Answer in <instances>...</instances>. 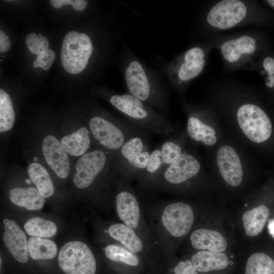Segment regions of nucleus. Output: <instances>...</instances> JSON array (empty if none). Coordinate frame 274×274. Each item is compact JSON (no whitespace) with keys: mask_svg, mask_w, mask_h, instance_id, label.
Segmentation results:
<instances>
[{"mask_svg":"<svg viewBox=\"0 0 274 274\" xmlns=\"http://www.w3.org/2000/svg\"><path fill=\"white\" fill-rule=\"evenodd\" d=\"M122 48L121 69L127 93L166 116L168 96L163 75L146 65L124 42Z\"/></svg>","mask_w":274,"mask_h":274,"instance_id":"1","label":"nucleus"},{"mask_svg":"<svg viewBox=\"0 0 274 274\" xmlns=\"http://www.w3.org/2000/svg\"><path fill=\"white\" fill-rule=\"evenodd\" d=\"M109 100L128 122L139 128L162 137L169 136L174 130L166 116L127 92L111 94Z\"/></svg>","mask_w":274,"mask_h":274,"instance_id":"2","label":"nucleus"},{"mask_svg":"<svg viewBox=\"0 0 274 274\" xmlns=\"http://www.w3.org/2000/svg\"><path fill=\"white\" fill-rule=\"evenodd\" d=\"M159 210L154 227L150 229L158 250L162 252L169 239L179 238L189 233L194 216L191 206L182 201L164 203Z\"/></svg>","mask_w":274,"mask_h":274,"instance_id":"3","label":"nucleus"},{"mask_svg":"<svg viewBox=\"0 0 274 274\" xmlns=\"http://www.w3.org/2000/svg\"><path fill=\"white\" fill-rule=\"evenodd\" d=\"M130 181L119 174L118 189L115 196L117 214L121 223L136 231L156 247L152 232L144 219L141 202L130 184Z\"/></svg>","mask_w":274,"mask_h":274,"instance_id":"4","label":"nucleus"},{"mask_svg":"<svg viewBox=\"0 0 274 274\" xmlns=\"http://www.w3.org/2000/svg\"><path fill=\"white\" fill-rule=\"evenodd\" d=\"M106 114L95 115L89 122L93 138L104 148L115 153L131 137L149 132L133 125L127 120L109 119Z\"/></svg>","mask_w":274,"mask_h":274,"instance_id":"5","label":"nucleus"},{"mask_svg":"<svg viewBox=\"0 0 274 274\" xmlns=\"http://www.w3.org/2000/svg\"><path fill=\"white\" fill-rule=\"evenodd\" d=\"M149 134L127 140L115 153L114 160L119 174L130 181H138L145 172L151 152Z\"/></svg>","mask_w":274,"mask_h":274,"instance_id":"6","label":"nucleus"},{"mask_svg":"<svg viewBox=\"0 0 274 274\" xmlns=\"http://www.w3.org/2000/svg\"><path fill=\"white\" fill-rule=\"evenodd\" d=\"M203 50L199 47L188 49L179 58L164 63L161 72L173 86H181L198 76L202 71L205 61Z\"/></svg>","mask_w":274,"mask_h":274,"instance_id":"7","label":"nucleus"},{"mask_svg":"<svg viewBox=\"0 0 274 274\" xmlns=\"http://www.w3.org/2000/svg\"><path fill=\"white\" fill-rule=\"evenodd\" d=\"M200 164L193 155L182 152L154 181L150 189L166 192L198 174Z\"/></svg>","mask_w":274,"mask_h":274,"instance_id":"8","label":"nucleus"},{"mask_svg":"<svg viewBox=\"0 0 274 274\" xmlns=\"http://www.w3.org/2000/svg\"><path fill=\"white\" fill-rule=\"evenodd\" d=\"M58 264L67 274H95L96 270L95 258L85 243L72 241L64 244L58 255Z\"/></svg>","mask_w":274,"mask_h":274,"instance_id":"9","label":"nucleus"},{"mask_svg":"<svg viewBox=\"0 0 274 274\" xmlns=\"http://www.w3.org/2000/svg\"><path fill=\"white\" fill-rule=\"evenodd\" d=\"M182 152V147L176 140L165 139L152 150L147 166L138 180L141 187L150 190L151 186L162 172Z\"/></svg>","mask_w":274,"mask_h":274,"instance_id":"10","label":"nucleus"},{"mask_svg":"<svg viewBox=\"0 0 274 274\" xmlns=\"http://www.w3.org/2000/svg\"><path fill=\"white\" fill-rule=\"evenodd\" d=\"M239 126L244 134L256 143L269 139L272 132L271 123L265 113L253 104L241 106L236 114Z\"/></svg>","mask_w":274,"mask_h":274,"instance_id":"11","label":"nucleus"},{"mask_svg":"<svg viewBox=\"0 0 274 274\" xmlns=\"http://www.w3.org/2000/svg\"><path fill=\"white\" fill-rule=\"evenodd\" d=\"M107 153L97 149L83 154L77 161L73 181L80 189L90 186L109 165Z\"/></svg>","mask_w":274,"mask_h":274,"instance_id":"12","label":"nucleus"},{"mask_svg":"<svg viewBox=\"0 0 274 274\" xmlns=\"http://www.w3.org/2000/svg\"><path fill=\"white\" fill-rule=\"evenodd\" d=\"M247 13L245 5L238 0H223L217 3L209 12L208 23L220 29L231 28L242 21Z\"/></svg>","mask_w":274,"mask_h":274,"instance_id":"13","label":"nucleus"},{"mask_svg":"<svg viewBox=\"0 0 274 274\" xmlns=\"http://www.w3.org/2000/svg\"><path fill=\"white\" fill-rule=\"evenodd\" d=\"M105 232L117 243L129 250L140 255H147L157 249L140 234L123 223L111 224Z\"/></svg>","mask_w":274,"mask_h":274,"instance_id":"14","label":"nucleus"},{"mask_svg":"<svg viewBox=\"0 0 274 274\" xmlns=\"http://www.w3.org/2000/svg\"><path fill=\"white\" fill-rule=\"evenodd\" d=\"M42 150L46 162L54 173L60 178L67 177L70 162L60 142L55 136L48 135L43 141Z\"/></svg>","mask_w":274,"mask_h":274,"instance_id":"15","label":"nucleus"},{"mask_svg":"<svg viewBox=\"0 0 274 274\" xmlns=\"http://www.w3.org/2000/svg\"><path fill=\"white\" fill-rule=\"evenodd\" d=\"M217 162L223 179L232 186H238L242 181L243 172L234 149L228 145L221 147L217 153Z\"/></svg>","mask_w":274,"mask_h":274,"instance_id":"16","label":"nucleus"},{"mask_svg":"<svg viewBox=\"0 0 274 274\" xmlns=\"http://www.w3.org/2000/svg\"><path fill=\"white\" fill-rule=\"evenodd\" d=\"M5 232L3 239L8 250L18 261L25 263L28 259L27 242L24 232L18 225L12 220H3Z\"/></svg>","mask_w":274,"mask_h":274,"instance_id":"17","label":"nucleus"},{"mask_svg":"<svg viewBox=\"0 0 274 274\" xmlns=\"http://www.w3.org/2000/svg\"><path fill=\"white\" fill-rule=\"evenodd\" d=\"M192 247L197 250L221 252L227 247V242L219 232L201 228L193 231L190 236Z\"/></svg>","mask_w":274,"mask_h":274,"instance_id":"18","label":"nucleus"},{"mask_svg":"<svg viewBox=\"0 0 274 274\" xmlns=\"http://www.w3.org/2000/svg\"><path fill=\"white\" fill-rule=\"evenodd\" d=\"M190 260L196 270L201 272L222 270L229 264L224 253L207 250H199L192 255Z\"/></svg>","mask_w":274,"mask_h":274,"instance_id":"19","label":"nucleus"},{"mask_svg":"<svg viewBox=\"0 0 274 274\" xmlns=\"http://www.w3.org/2000/svg\"><path fill=\"white\" fill-rule=\"evenodd\" d=\"M9 197L15 204L31 211L41 209L45 202L44 197L38 190L32 187H16L11 189Z\"/></svg>","mask_w":274,"mask_h":274,"instance_id":"20","label":"nucleus"},{"mask_svg":"<svg viewBox=\"0 0 274 274\" xmlns=\"http://www.w3.org/2000/svg\"><path fill=\"white\" fill-rule=\"evenodd\" d=\"M255 48V40L248 36L227 41L221 46L223 57L230 63L238 60L242 54L253 53Z\"/></svg>","mask_w":274,"mask_h":274,"instance_id":"21","label":"nucleus"},{"mask_svg":"<svg viewBox=\"0 0 274 274\" xmlns=\"http://www.w3.org/2000/svg\"><path fill=\"white\" fill-rule=\"evenodd\" d=\"M60 142L67 154L73 156H82L90 146L89 130L81 127L76 132L64 136Z\"/></svg>","mask_w":274,"mask_h":274,"instance_id":"22","label":"nucleus"},{"mask_svg":"<svg viewBox=\"0 0 274 274\" xmlns=\"http://www.w3.org/2000/svg\"><path fill=\"white\" fill-rule=\"evenodd\" d=\"M269 216V210L264 205H260L245 212L242 220L246 234L255 236L263 230Z\"/></svg>","mask_w":274,"mask_h":274,"instance_id":"23","label":"nucleus"},{"mask_svg":"<svg viewBox=\"0 0 274 274\" xmlns=\"http://www.w3.org/2000/svg\"><path fill=\"white\" fill-rule=\"evenodd\" d=\"M187 131L193 140L201 142L207 145H213L217 142L215 129L194 115H190L188 118Z\"/></svg>","mask_w":274,"mask_h":274,"instance_id":"24","label":"nucleus"},{"mask_svg":"<svg viewBox=\"0 0 274 274\" xmlns=\"http://www.w3.org/2000/svg\"><path fill=\"white\" fill-rule=\"evenodd\" d=\"M28 175L44 197L51 196L54 192L53 183L46 169L38 162L30 163L27 168Z\"/></svg>","mask_w":274,"mask_h":274,"instance_id":"25","label":"nucleus"},{"mask_svg":"<svg viewBox=\"0 0 274 274\" xmlns=\"http://www.w3.org/2000/svg\"><path fill=\"white\" fill-rule=\"evenodd\" d=\"M104 251L106 257L115 263L130 267H136L141 263V256L116 244L107 245Z\"/></svg>","mask_w":274,"mask_h":274,"instance_id":"26","label":"nucleus"},{"mask_svg":"<svg viewBox=\"0 0 274 274\" xmlns=\"http://www.w3.org/2000/svg\"><path fill=\"white\" fill-rule=\"evenodd\" d=\"M27 250L30 257L36 260L53 259L57 251L54 242L39 237H32L29 239Z\"/></svg>","mask_w":274,"mask_h":274,"instance_id":"27","label":"nucleus"},{"mask_svg":"<svg viewBox=\"0 0 274 274\" xmlns=\"http://www.w3.org/2000/svg\"><path fill=\"white\" fill-rule=\"evenodd\" d=\"M27 233L34 237H50L57 232L55 223L40 217H34L27 221L24 225Z\"/></svg>","mask_w":274,"mask_h":274,"instance_id":"28","label":"nucleus"},{"mask_svg":"<svg viewBox=\"0 0 274 274\" xmlns=\"http://www.w3.org/2000/svg\"><path fill=\"white\" fill-rule=\"evenodd\" d=\"M245 274H274V261L264 253H254L247 260Z\"/></svg>","mask_w":274,"mask_h":274,"instance_id":"29","label":"nucleus"},{"mask_svg":"<svg viewBox=\"0 0 274 274\" xmlns=\"http://www.w3.org/2000/svg\"><path fill=\"white\" fill-rule=\"evenodd\" d=\"M15 113L9 95L0 89V132L7 131L13 126Z\"/></svg>","mask_w":274,"mask_h":274,"instance_id":"30","label":"nucleus"},{"mask_svg":"<svg viewBox=\"0 0 274 274\" xmlns=\"http://www.w3.org/2000/svg\"><path fill=\"white\" fill-rule=\"evenodd\" d=\"M174 274H198L197 271L190 260L181 261L173 269Z\"/></svg>","mask_w":274,"mask_h":274,"instance_id":"31","label":"nucleus"},{"mask_svg":"<svg viewBox=\"0 0 274 274\" xmlns=\"http://www.w3.org/2000/svg\"><path fill=\"white\" fill-rule=\"evenodd\" d=\"M263 66L269 76H274V63L271 57H267L263 60Z\"/></svg>","mask_w":274,"mask_h":274,"instance_id":"32","label":"nucleus"},{"mask_svg":"<svg viewBox=\"0 0 274 274\" xmlns=\"http://www.w3.org/2000/svg\"><path fill=\"white\" fill-rule=\"evenodd\" d=\"M52 6L55 8H59L65 5H72L73 1L71 0H51L50 1Z\"/></svg>","mask_w":274,"mask_h":274,"instance_id":"33","label":"nucleus"},{"mask_svg":"<svg viewBox=\"0 0 274 274\" xmlns=\"http://www.w3.org/2000/svg\"><path fill=\"white\" fill-rule=\"evenodd\" d=\"M268 230L269 234L274 238V219L269 221L268 224Z\"/></svg>","mask_w":274,"mask_h":274,"instance_id":"34","label":"nucleus"},{"mask_svg":"<svg viewBox=\"0 0 274 274\" xmlns=\"http://www.w3.org/2000/svg\"><path fill=\"white\" fill-rule=\"evenodd\" d=\"M266 84L268 87L272 88L274 86V76H269L266 80Z\"/></svg>","mask_w":274,"mask_h":274,"instance_id":"35","label":"nucleus"},{"mask_svg":"<svg viewBox=\"0 0 274 274\" xmlns=\"http://www.w3.org/2000/svg\"><path fill=\"white\" fill-rule=\"evenodd\" d=\"M49 52L50 56L51 58V60L53 62L55 58V53L53 50H51V49H49Z\"/></svg>","mask_w":274,"mask_h":274,"instance_id":"36","label":"nucleus"},{"mask_svg":"<svg viewBox=\"0 0 274 274\" xmlns=\"http://www.w3.org/2000/svg\"><path fill=\"white\" fill-rule=\"evenodd\" d=\"M53 62L52 61H48V62L44 66L43 70H48L51 66Z\"/></svg>","mask_w":274,"mask_h":274,"instance_id":"37","label":"nucleus"},{"mask_svg":"<svg viewBox=\"0 0 274 274\" xmlns=\"http://www.w3.org/2000/svg\"><path fill=\"white\" fill-rule=\"evenodd\" d=\"M267 2L274 8V0H268Z\"/></svg>","mask_w":274,"mask_h":274,"instance_id":"38","label":"nucleus"},{"mask_svg":"<svg viewBox=\"0 0 274 274\" xmlns=\"http://www.w3.org/2000/svg\"><path fill=\"white\" fill-rule=\"evenodd\" d=\"M42 38H43V36H42V35L41 33H39V35H38L39 41H40V42H42Z\"/></svg>","mask_w":274,"mask_h":274,"instance_id":"39","label":"nucleus"},{"mask_svg":"<svg viewBox=\"0 0 274 274\" xmlns=\"http://www.w3.org/2000/svg\"><path fill=\"white\" fill-rule=\"evenodd\" d=\"M273 63H274V58H273Z\"/></svg>","mask_w":274,"mask_h":274,"instance_id":"40","label":"nucleus"}]
</instances>
